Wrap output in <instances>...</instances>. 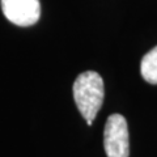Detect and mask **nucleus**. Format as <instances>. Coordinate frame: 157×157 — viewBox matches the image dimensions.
<instances>
[{"label": "nucleus", "mask_w": 157, "mask_h": 157, "mask_svg": "<svg viewBox=\"0 0 157 157\" xmlns=\"http://www.w3.org/2000/svg\"><path fill=\"white\" fill-rule=\"evenodd\" d=\"M72 90L80 114L84 117L88 126H92L105 97L102 77L94 71L82 72L73 82Z\"/></svg>", "instance_id": "f257e3e1"}, {"label": "nucleus", "mask_w": 157, "mask_h": 157, "mask_svg": "<svg viewBox=\"0 0 157 157\" xmlns=\"http://www.w3.org/2000/svg\"><path fill=\"white\" fill-rule=\"evenodd\" d=\"M140 73L149 84H157V46L148 51L141 59Z\"/></svg>", "instance_id": "20e7f679"}, {"label": "nucleus", "mask_w": 157, "mask_h": 157, "mask_svg": "<svg viewBox=\"0 0 157 157\" xmlns=\"http://www.w3.org/2000/svg\"><path fill=\"white\" fill-rule=\"evenodd\" d=\"M3 13L18 26L34 25L41 16L39 0H2Z\"/></svg>", "instance_id": "7ed1b4c3"}, {"label": "nucleus", "mask_w": 157, "mask_h": 157, "mask_svg": "<svg viewBox=\"0 0 157 157\" xmlns=\"http://www.w3.org/2000/svg\"><path fill=\"white\" fill-rule=\"evenodd\" d=\"M104 147L107 157H128V127L123 115L111 114L107 118L104 130Z\"/></svg>", "instance_id": "f03ea898"}]
</instances>
